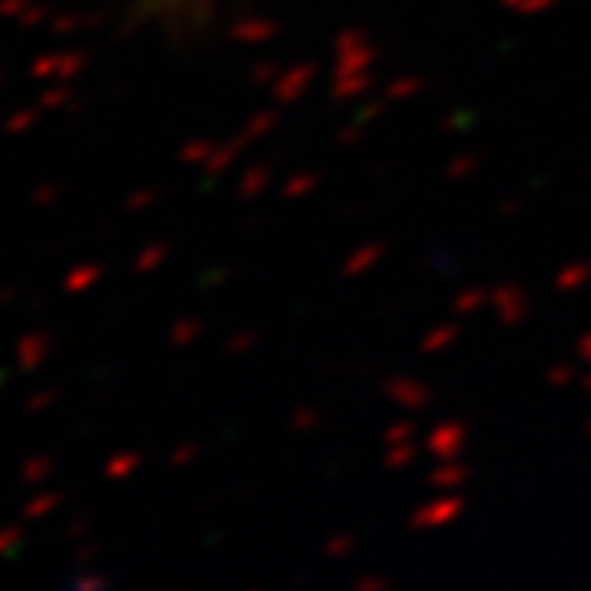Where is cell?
<instances>
[{
    "instance_id": "cell-1",
    "label": "cell",
    "mask_w": 591,
    "mask_h": 591,
    "mask_svg": "<svg viewBox=\"0 0 591 591\" xmlns=\"http://www.w3.org/2000/svg\"><path fill=\"white\" fill-rule=\"evenodd\" d=\"M157 4H182V0H157Z\"/></svg>"
}]
</instances>
